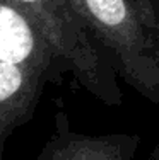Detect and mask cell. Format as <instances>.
<instances>
[{"label": "cell", "mask_w": 159, "mask_h": 160, "mask_svg": "<svg viewBox=\"0 0 159 160\" xmlns=\"http://www.w3.org/2000/svg\"><path fill=\"white\" fill-rule=\"evenodd\" d=\"M116 77L159 106V0H69Z\"/></svg>", "instance_id": "1"}, {"label": "cell", "mask_w": 159, "mask_h": 160, "mask_svg": "<svg viewBox=\"0 0 159 160\" xmlns=\"http://www.w3.org/2000/svg\"><path fill=\"white\" fill-rule=\"evenodd\" d=\"M140 135L137 133L74 131L69 114H55V131L33 160H139Z\"/></svg>", "instance_id": "4"}, {"label": "cell", "mask_w": 159, "mask_h": 160, "mask_svg": "<svg viewBox=\"0 0 159 160\" xmlns=\"http://www.w3.org/2000/svg\"><path fill=\"white\" fill-rule=\"evenodd\" d=\"M43 34L69 65L74 80L99 102L118 108L123 102L120 78L106 56L82 28L69 0H9Z\"/></svg>", "instance_id": "3"}, {"label": "cell", "mask_w": 159, "mask_h": 160, "mask_svg": "<svg viewBox=\"0 0 159 160\" xmlns=\"http://www.w3.org/2000/svg\"><path fill=\"white\" fill-rule=\"evenodd\" d=\"M69 65L9 0H0V160L7 142L33 121L48 85L60 83Z\"/></svg>", "instance_id": "2"}, {"label": "cell", "mask_w": 159, "mask_h": 160, "mask_svg": "<svg viewBox=\"0 0 159 160\" xmlns=\"http://www.w3.org/2000/svg\"><path fill=\"white\" fill-rule=\"evenodd\" d=\"M147 160H159V142L156 143V147H154L152 152H151V155H149Z\"/></svg>", "instance_id": "5"}]
</instances>
